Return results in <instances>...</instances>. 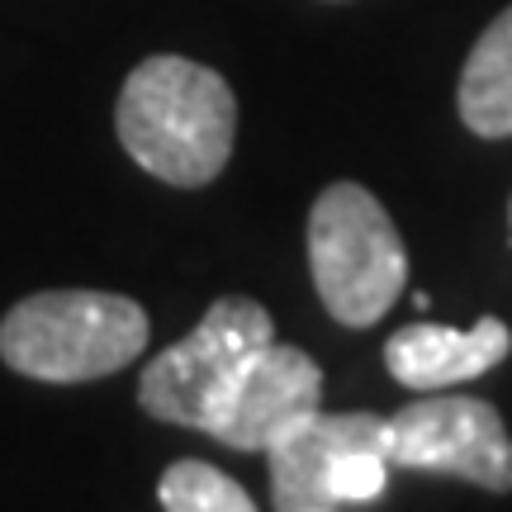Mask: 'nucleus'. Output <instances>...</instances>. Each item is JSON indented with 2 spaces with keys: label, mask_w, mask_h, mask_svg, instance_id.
<instances>
[{
  "label": "nucleus",
  "mask_w": 512,
  "mask_h": 512,
  "mask_svg": "<svg viewBox=\"0 0 512 512\" xmlns=\"http://www.w3.org/2000/svg\"><path fill=\"white\" fill-rule=\"evenodd\" d=\"M114 128L147 176L195 190L214 181L233 157L238 100L214 67L162 53L128 72Z\"/></svg>",
  "instance_id": "nucleus-1"
},
{
  "label": "nucleus",
  "mask_w": 512,
  "mask_h": 512,
  "mask_svg": "<svg viewBox=\"0 0 512 512\" xmlns=\"http://www.w3.org/2000/svg\"><path fill=\"white\" fill-rule=\"evenodd\" d=\"M138 299L105 290H43L0 318V361L24 380L86 384L133 366L147 351Z\"/></svg>",
  "instance_id": "nucleus-2"
},
{
  "label": "nucleus",
  "mask_w": 512,
  "mask_h": 512,
  "mask_svg": "<svg viewBox=\"0 0 512 512\" xmlns=\"http://www.w3.org/2000/svg\"><path fill=\"white\" fill-rule=\"evenodd\" d=\"M309 271L342 328H375L399 304L408 252L384 204L356 181H332L309 209Z\"/></svg>",
  "instance_id": "nucleus-3"
},
{
  "label": "nucleus",
  "mask_w": 512,
  "mask_h": 512,
  "mask_svg": "<svg viewBox=\"0 0 512 512\" xmlns=\"http://www.w3.org/2000/svg\"><path fill=\"white\" fill-rule=\"evenodd\" d=\"M266 342H275V323L256 299L247 294L214 299L200 323L181 342L157 351L152 366L143 370V380H138L143 413L157 422L209 432V422L219 418L238 375L252 366V356Z\"/></svg>",
  "instance_id": "nucleus-4"
},
{
  "label": "nucleus",
  "mask_w": 512,
  "mask_h": 512,
  "mask_svg": "<svg viewBox=\"0 0 512 512\" xmlns=\"http://www.w3.org/2000/svg\"><path fill=\"white\" fill-rule=\"evenodd\" d=\"M271 460V508L332 512L366 508L389 484V437L380 413H309L280 441Z\"/></svg>",
  "instance_id": "nucleus-5"
},
{
  "label": "nucleus",
  "mask_w": 512,
  "mask_h": 512,
  "mask_svg": "<svg viewBox=\"0 0 512 512\" xmlns=\"http://www.w3.org/2000/svg\"><path fill=\"white\" fill-rule=\"evenodd\" d=\"M389 465L470 479L489 494H512V437L494 403L475 394H432L384 418Z\"/></svg>",
  "instance_id": "nucleus-6"
},
{
  "label": "nucleus",
  "mask_w": 512,
  "mask_h": 512,
  "mask_svg": "<svg viewBox=\"0 0 512 512\" xmlns=\"http://www.w3.org/2000/svg\"><path fill=\"white\" fill-rule=\"evenodd\" d=\"M323 403V370L309 351L266 342L252 366L238 375L233 394L223 399L219 418L209 422V437L233 451H266L294 422L318 413Z\"/></svg>",
  "instance_id": "nucleus-7"
},
{
  "label": "nucleus",
  "mask_w": 512,
  "mask_h": 512,
  "mask_svg": "<svg viewBox=\"0 0 512 512\" xmlns=\"http://www.w3.org/2000/svg\"><path fill=\"white\" fill-rule=\"evenodd\" d=\"M512 328L484 313L475 328H441V323H408L384 342V366L408 389H451L460 380H479L484 370L508 361Z\"/></svg>",
  "instance_id": "nucleus-8"
},
{
  "label": "nucleus",
  "mask_w": 512,
  "mask_h": 512,
  "mask_svg": "<svg viewBox=\"0 0 512 512\" xmlns=\"http://www.w3.org/2000/svg\"><path fill=\"white\" fill-rule=\"evenodd\" d=\"M460 119L479 138H512V5L479 34L456 91Z\"/></svg>",
  "instance_id": "nucleus-9"
},
{
  "label": "nucleus",
  "mask_w": 512,
  "mask_h": 512,
  "mask_svg": "<svg viewBox=\"0 0 512 512\" xmlns=\"http://www.w3.org/2000/svg\"><path fill=\"white\" fill-rule=\"evenodd\" d=\"M157 498L171 512H252L256 498L242 489L238 479L223 470L204 465V460H176L162 479H157Z\"/></svg>",
  "instance_id": "nucleus-10"
}]
</instances>
